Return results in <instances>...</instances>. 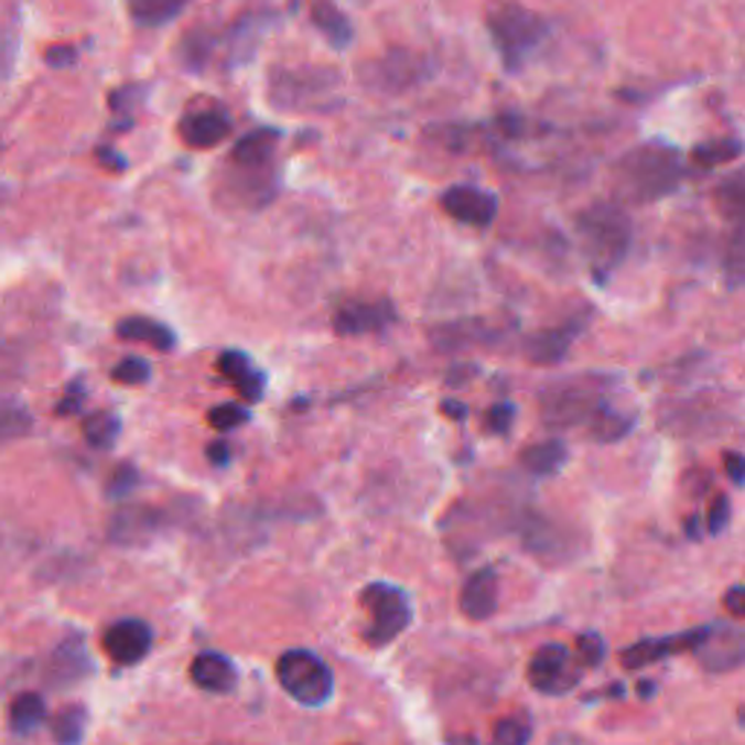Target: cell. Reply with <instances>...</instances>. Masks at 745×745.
Here are the masks:
<instances>
[{
  "label": "cell",
  "instance_id": "6da1fadb",
  "mask_svg": "<svg viewBox=\"0 0 745 745\" xmlns=\"http://www.w3.org/2000/svg\"><path fill=\"white\" fill-rule=\"evenodd\" d=\"M681 181H684V161L679 149L658 140L640 143L620 154L612 170V190L617 202L633 204V207L661 202L679 190Z\"/></svg>",
  "mask_w": 745,
  "mask_h": 745
},
{
  "label": "cell",
  "instance_id": "7a4b0ae2",
  "mask_svg": "<svg viewBox=\"0 0 745 745\" xmlns=\"http://www.w3.org/2000/svg\"><path fill=\"white\" fill-rule=\"evenodd\" d=\"M620 381L606 372H583V376H571V379L551 381L542 390L539 399V411L548 429H580L589 425L594 413L603 406L612 402V390Z\"/></svg>",
  "mask_w": 745,
  "mask_h": 745
},
{
  "label": "cell",
  "instance_id": "3957f363",
  "mask_svg": "<svg viewBox=\"0 0 745 745\" xmlns=\"http://www.w3.org/2000/svg\"><path fill=\"white\" fill-rule=\"evenodd\" d=\"M574 225L597 283H606V277L626 260L633 245L629 216L620 204H592L576 216Z\"/></svg>",
  "mask_w": 745,
  "mask_h": 745
},
{
  "label": "cell",
  "instance_id": "277c9868",
  "mask_svg": "<svg viewBox=\"0 0 745 745\" xmlns=\"http://www.w3.org/2000/svg\"><path fill=\"white\" fill-rule=\"evenodd\" d=\"M486 30H489V39H493L504 67L510 74H519L521 67L536 56V50L548 41L551 21L521 3L498 0L486 9Z\"/></svg>",
  "mask_w": 745,
  "mask_h": 745
},
{
  "label": "cell",
  "instance_id": "5b68a950",
  "mask_svg": "<svg viewBox=\"0 0 745 745\" xmlns=\"http://www.w3.org/2000/svg\"><path fill=\"white\" fill-rule=\"evenodd\" d=\"M365 612V640L367 647L385 649L388 644L406 633L413 620V606L408 594L393 583H370L358 597Z\"/></svg>",
  "mask_w": 745,
  "mask_h": 745
},
{
  "label": "cell",
  "instance_id": "8992f818",
  "mask_svg": "<svg viewBox=\"0 0 745 745\" xmlns=\"http://www.w3.org/2000/svg\"><path fill=\"white\" fill-rule=\"evenodd\" d=\"M277 681L303 708H324L335 690L333 670L309 649H289L277 658Z\"/></svg>",
  "mask_w": 745,
  "mask_h": 745
},
{
  "label": "cell",
  "instance_id": "52a82bcc",
  "mask_svg": "<svg viewBox=\"0 0 745 745\" xmlns=\"http://www.w3.org/2000/svg\"><path fill=\"white\" fill-rule=\"evenodd\" d=\"M341 76L330 67H294L271 74V102L277 108H309L317 99H326L338 88Z\"/></svg>",
  "mask_w": 745,
  "mask_h": 745
},
{
  "label": "cell",
  "instance_id": "ba28073f",
  "mask_svg": "<svg viewBox=\"0 0 745 745\" xmlns=\"http://www.w3.org/2000/svg\"><path fill=\"white\" fill-rule=\"evenodd\" d=\"M580 679H583V667L562 644H544L536 649L527 665L530 688L544 697H565L580 684Z\"/></svg>",
  "mask_w": 745,
  "mask_h": 745
},
{
  "label": "cell",
  "instance_id": "9c48e42d",
  "mask_svg": "<svg viewBox=\"0 0 745 745\" xmlns=\"http://www.w3.org/2000/svg\"><path fill=\"white\" fill-rule=\"evenodd\" d=\"M519 536L527 551L542 559V562H568V559H574L580 553V539H576L574 530L544 519L536 510L525 512V519L519 525Z\"/></svg>",
  "mask_w": 745,
  "mask_h": 745
},
{
  "label": "cell",
  "instance_id": "30bf717a",
  "mask_svg": "<svg viewBox=\"0 0 745 745\" xmlns=\"http://www.w3.org/2000/svg\"><path fill=\"white\" fill-rule=\"evenodd\" d=\"M690 652L699 658V665L708 672H731L743 665L745 635L734 624H711L705 626V633Z\"/></svg>",
  "mask_w": 745,
  "mask_h": 745
},
{
  "label": "cell",
  "instance_id": "8fae6325",
  "mask_svg": "<svg viewBox=\"0 0 745 745\" xmlns=\"http://www.w3.org/2000/svg\"><path fill=\"white\" fill-rule=\"evenodd\" d=\"M397 321V309L390 300H347L335 309L333 326L344 338H358L388 330Z\"/></svg>",
  "mask_w": 745,
  "mask_h": 745
},
{
  "label": "cell",
  "instance_id": "7c38bea8",
  "mask_svg": "<svg viewBox=\"0 0 745 745\" xmlns=\"http://www.w3.org/2000/svg\"><path fill=\"white\" fill-rule=\"evenodd\" d=\"M440 204H443L446 216H452L461 225L475 227V230H486L498 216V198L472 184L449 186L446 193L440 195Z\"/></svg>",
  "mask_w": 745,
  "mask_h": 745
},
{
  "label": "cell",
  "instance_id": "4fadbf2b",
  "mask_svg": "<svg viewBox=\"0 0 745 745\" xmlns=\"http://www.w3.org/2000/svg\"><path fill=\"white\" fill-rule=\"evenodd\" d=\"M152 626L147 620H138V617H126V620H117L106 629L102 635V649L108 652L114 665L131 667L140 665L143 658L149 656L152 649Z\"/></svg>",
  "mask_w": 745,
  "mask_h": 745
},
{
  "label": "cell",
  "instance_id": "5bb4252c",
  "mask_svg": "<svg viewBox=\"0 0 745 745\" xmlns=\"http://www.w3.org/2000/svg\"><path fill=\"white\" fill-rule=\"evenodd\" d=\"M585 330V315H574L562 321V324L542 330V333L530 335L525 341V356L530 365L539 367H557L568 356V349Z\"/></svg>",
  "mask_w": 745,
  "mask_h": 745
},
{
  "label": "cell",
  "instance_id": "9a60e30c",
  "mask_svg": "<svg viewBox=\"0 0 745 745\" xmlns=\"http://www.w3.org/2000/svg\"><path fill=\"white\" fill-rule=\"evenodd\" d=\"M702 633H705V626H699V629H690V633L681 635H665V638H644L620 652V665H624L626 670H644V667L658 665V661H665V658L670 656L690 652L693 644L702 638Z\"/></svg>",
  "mask_w": 745,
  "mask_h": 745
},
{
  "label": "cell",
  "instance_id": "2e32d148",
  "mask_svg": "<svg viewBox=\"0 0 745 745\" xmlns=\"http://www.w3.org/2000/svg\"><path fill=\"white\" fill-rule=\"evenodd\" d=\"M230 129H234V122H230L225 108H219V106L184 114L179 122L181 140H184L186 147H193V149L219 147L222 140L230 138Z\"/></svg>",
  "mask_w": 745,
  "mask_h": 745
},
{
  "label": "cell",
  "instance_id": "e0dca14e",
  "mask_svg": "<svg viewBox=\"0 0 745 745\" xmlns=\"http://www.w3.org/2000/svg\"><path fill=\"white\" fill-rule=\"evenodd\" d=\"M422 56L417 53H408V50H393L385 58H379L376 65H372L370 74V85L381 90H390V94H399V90L411 88L417 82L422 79Z\"/></svg>",
  "mask_w": 745,
  "mask_h": 745
},
{
  "label": "cell",
  "instance_id": "ac0fdd59",
  "mask_svg": "<svg viewBox=\"0 0 745 745\" xmlns=\"http://www.w3.org/2000/svg\"><path fill=\"white\" fill-rule=\"evenodd\" d=\"M216 367H219L222 376L234 385V390L242 399H248V402H260V399L266 397L268 385L266 372L257 367V361H253L251 356H245L242 349H225L219 356V361H216Z\"/></svg>",
  "mask_w": 745,
  "mask_h": 745
},
{
  "label": "cell",
  "instance_id": "d6986e66",
  "mask_svg": "<svg viewBox=\"0 0 745 745\" xmlns=\"http://www.w3.org/2000/svg\"><path fill=\"white\" fill-rule=\"evenodd\" d=\"M498 608V574L495 568H481L463 583L461 612L469 620H489Z\"/></svg>",
  "mask_w": 745,
  "mask_h": 745
},
{
  "label": "cell",
  "instance_id": "ffe728a7",
  "mask_svg": "<svg viewBox=\"0 0 745 745\" xmlns=\"http://www.w3.org/2000/svg\"><path fill=\"white\" fill-rule=\"evenodd\" d=\"M190 679L195 688H202L204 693H216V697H227L236 690V667L234 661L222 652H202L193 658L190 665Z\"/></svg>",
  "mask_w": 745,
  "mask_h": 745
},
{
  "label": "cell",
  "instance_id": "44dd1931",
  "mask_svg": "<svg viewBox=\"0 0 745 745\" xmlns=\"http://www.w3.org/2000/svg\"><path fill=\"white\" fill-rule=\"evenodd\" d=\"M280 131L277 129H253L248 131L230 152V166L236 170H271Z\"/></svg>",
  "mask_w": 745,
  "mask_h": 745
},
{
  "label": "cell",
  "instance_id": "7402d4cb",
  "mask_svg": "<svg viewBox=\"0 0 745 745\" xmlns=\"http://www.w3.org/2000/svg\"><path fill=\"white\" fill-rule=\"evenodd\" d=\"M88 672L90 658L88 649H85V640H82L79 635H71V638L53 652V661H50V681H53L56 688H71V684L85 679Z\"/></svg>",
  "mask_w": 745,
  "mask_h": 745
},
{
  "label": "cell",
  "instance_id": "603a6c76",
  "mask_svg": "<svg viewBox=\"0 0 745 745\" xmlns=\"http://www.w3.org/2000/svg\"><path fill=\"white\" fill-rule=\"evenodd\" d=\"M117 335L122 341H131V344H149L158 353H172V349L179 347V335L172 333L170 326L143 315L122 317L120 324H117Z\"/></svg>",
  "mask_w": 745,
  "mask_h": 745
},
{
  "label": "cell",
  "instance_id": "cb8c5ba5",
  "mask_svg": "<svg viewBox=\"0 0 745 745\" xmlns=\"http://www.w3.org/2000/svg\"><path fill=\"white\" fill-rule=\"evenodd\" d=\"M161 527V512L152 507H129L120 510L111 519V542L120 544H138L154 533Z\"/></svg>",
  "mask_w": 745,
  "mask_h": 745
},
{
  "label": "cell",
  "instance_id": "d4e9b609",
  "mask_svg": "<svg viewBox=\"0 0 745 745\" xmlns=\"http://www.w3.org/2000/svg\"><path fill=\"white\" fill-rule=\"evenodd\" d=\"M309 15H312V24L321 30V35H324L335 50H347L349 44H353V24H349V18L344 15L335 3H330V0H315Z\"/></svg>",
  "mask_w": 745,
  "mask_h": 745
},
{
  "label": "cell",
  "instance_id": "484cf974",
  "mask_svg": "<svg viewBox=\"0 0 745 745\" xmlns=\"http://www.w3.org/2000/svg\"><path fill=\"white\" fill-rule=\"evenodd\" d=\"M635 417H638L635 411H620L608 402L589 420V438L597 443H617L635 429Z\"/></svg>",
  "mask_w": 745,
  "mask_h": 745
},
{
  "label": "cell",
  "instance_id": "4316f807",
  "mask_svg": "<svg viewBox=\"0 0 745 745\" xmlns=\"http://www.w3.org/2000/svg\"><path fill=\"white\" fill-rule=\"evenodd\" d=\"M190 3L193 0H129V12L140 26L158 30L172 24Z\"/></svg>",
  "mask_w": 745,
  "mask_h": 745
},
{
  "label": "cell",
  "instance_id": "83f0119b",
  "mask_svg": "<svg viewBox=\"0 0 745 745\" xmlns=\"http://www.w3.org/2000/svg\"><path fill=\"white\" fill-rule=\"evenodd\" d=\"M565 457L568 449L562 440H544V443H536V446L521 452V466H525L527 472L539 475V478H548V475H557V472L562 469Z\"/></svg>",
  "mask_w": 745,
  "mask_h": 745
},
{
  "label": "cell",
  "instance_id": "f1b7e54d",
  "mask_svg": "<svg viewBox=\"0 0 745 745\" xmlns=\"http://www.w3.org/2000/svg\"><path fill=\"white\" fill-rule=\"evenodd\" d=\"M47 720V705H44V699L39 693H21V697L12 702L9 708V725L15 734L26 737V734H33L35 728H41Z\"/></svg>",
  "mask_w": 745,
  "mask_h": 745
},
{
  "label": "cell",
  "instance_id": "f546056e",
  "mask_svg": "<svg viewBox=\"0 0 745 745\" xmlns=\"http://www.w3.org/2000/svg\"><path fill=\"white\" fill-rule=\"evenodd\" d=\"M713 202L720 207V213L725 219H731L734 225H743L745 216V175L743 170H734L728 179H722L716 193H713Z\"/></svg>",
  "mask_w": 745,
  "mask_h": 745
},
{
  "label": "cell",
  "instance_id": "4dcf8cb0",
  "mask_svg": "<svg viewBox=\"0 0 745 745\" xmlns=\"http://www.w3.org/2000/svg\"><path fill=\"white\" fill-rule=\"evenodd\" d=\"M495 330L493 326H484V321H461V324H446L431 333L434 344L440 349L443 347H466V344H475V341H493Z\"/></svg>",
  "mask_w": 745,
  "mask_h": 745
},
{
  "label": "cell",
  "instance_id": "1f68e13d",
  "mask_svg": "<svg viewBox=\"0 0 745 745\" xmlns=\"http://www.w3.org/2000/svg\"><path fill=\"white\" fill-rule=\"evenodd\" d=\"M82 434L94 449H111L114 440L120 438V417L108 411L90 413L88 420L82 422Z\"/></svg>",
  "mask_w": 745,
  "mask_h": 745
},
{
  "label": "cell",
  "instance_id": "d6a6232c",
  "mask_svg": "<svg viewBox=\"0 0 745 745\" xmlns=\"http://www.w3.org/2000/svg\"><path fill=\"white\" fill-rule=\"evenodd\" d=\"M739 154H743V143L737 138H722V140H711V143H702V147L693 149V161L699 166H720V163L737 161Z\"/></svg>",
  "mask_w": 745,
  "mask_h": 745
},
{
  "label": "cell",
  "instance_id": "836d02e7",
  "mask_svg": "<svg viewBox=\"0 0 745 745\" xmlns=\"http://www.w3.org/2000/svg\"><path fill=\"white\" fill-rule=\"evenodd\" d=\"M30 429H33V420H30V413H26L24 408L9 406V402L0 406V446H7L12 440L24 438Z\"/></svg>",
  "mask_w": 745,
  "mask_h": 745
},
{
  "label": "cell",
  "instance_id": "e575fe53",
  "mask_svg": "<svg viewBox=\"0 0 745 745\" xmlns=\"http://www.w3.org/2000/svg\"><path fill=\"white\" fill-rule=\"evenodd\" d=\"M85 720H88L85 708L79 705L65 708V711L56 716V722H53V737H56L58 743H79V739L85 737Z\"/></svg>",
  "mask_w": 745,
  "mask_h": 745
},
{
  "label": "cell",
  "instance_id": "d590c367",
  "mask_svg": "<svg viewBox=\"0 0 745 745\" xmlns=\"http://www.w3.org/2000/svg\"><path fill=\"white\" fill-rule=\"evenodd\" d=\"M207 422H210L216 431H234V429H242V425H248V422H251V411H248V408H242V406H236V402H222V406L210 408V413H207Z\"/></svg>",
  "mask_w": 745,
  "mask_h": 745
},
{
  "label": "cell",
  "instance_id": "8d00e7d4",
  "mask_svg": "<svg viewBox=\"0 0 745 745\" xmlns=\"http://www.w3.org/2000/svg\"><path fill=\"white\" fill-rule=\"evenodd\" d=\"M576 661L585 670H594L606 661V640L597 633H583L576 638Z\"/></svg>",
  "mask_w": 745,
  "mask_h": 745
},
{
  "label": "cell",
  "instance_id": "74e56055",
  "mask_svg": "<svg viewBox=\"0 0 745 745\" xmlns=\"http://www.w3.org/2000/svg\"><path fill=\"white\" fill-rule=\"evenodd\" d=\"M725 274H728V283L737 289L739 283H743V274H745V242H743V225H737V230H734V236H731V245H728V257H725Z\"/></svg>",
  "mask_w": 745,
  "mask_h": 745
},
{
  "label": "cell",
  "instance_id": "f35d334b",
  "mask_svg": "<svg viewBox=\"0 0 745 745\" xmlns=\"http://www.w3.org/2000/svg\"><path fill=\"white\" fill-rule=\"evenodd\" d=\"M111 376L114 381H120V385H143V381H149V376H152V367H149L147 358L129 356L114 367Z\"/></svg>",
  "mask_w": 745,
  "mask_h": 745
},
{
  "label": "cell",
  "instance_id": "ab89813d",
  "mask_svg": "<svg viewBox=\"0 0 745 745\" xmlns=\"http://www.w3.org/2000/svg\"><path fill=\"white\" fill-rule=\"evenodd\" d=\"M530 725H527L525 720H516V716H507V720H501L498 725H495L493 731V739L498 745H525L527 739H530Z\"/></svg>",
  "mask_w": 745,
  "mask_h": 745
},
{
  "label": "cell",
  "instance_id": "60d3db41",
  "mask_svg": "<svg viewBox=\"0 0 745 745\" xmlns=\"http://www.w3.org/2000/svg\"><path fill=\"white\" fill-rule=\"evenodd\" d=\"M512 422H516V406H510V402H498V406H493L489 411H486L484 425L489 434L504 438V434L512 429Z\"/></svg>",
  "mask_w": 745,
  "mask_h": 745
},
{
  "label": "cell",
  "instance_id": "b9f144b4",
  "mask_svg": "<svg viewBox=\"0 0 745 745\" xmlns=\"http://www.w3.org/2000/svg\"><path fill=\"white\" fill-rule=\"evenodd\" d=\"M138 472H134V466H129V463H122L120 469L114 472L111 481H108V495L111 498H122V495H129L134 486H138Z\"/></svg>",
  "mask_w": 745,
  "mask_h": 745
},
{
  "label": "cell",
  "instance_id": "7bdbcfd3",
  "mask_svg": "<svg viewBox=\"0 0 745 745\" xmlns=\"http://www.w3.org/2000/svg\"><path fill=\"white\" fill-rule=\"evenodd\" d=\"M731 521V501L728 495H716L711 504V512H708V533L720 536Z\"/></svg>",
  "mask_w": 745,
  "mask_h": 745
},
{
  "label": "cell",
  "instance_id": "ee69618b",
  "mask_svg": "<svg viewBox=\"0 0 745 745\" xmlns=\"http://www.w3.org/2000/svg\"><path fill=\"white\" fill-rule=\"evenodd\" d=\"M140 97H143V88H138V85H131V88L114 90L111 108H114V111H129V108L134 106V102H138Z\"/></svg>",
  "mask_w": 745,
  "mask_h": 745
},
{
  "label": "cell",
  "instance_id": "f6af8a7d",
  "mask_svg": "<svg viewBox=\"0 0 745 745\" xmlns=\"http://www.w3.org/2000/svg\"><path fill=\"white\" fill-rule=\"evenodd\" d=\"M82 402H85V385H82V381H74V385H71V388H67L65 402H62V406H58L56 411L62 413V417H67V413H76V411H79Z\"/></svg>",
  "mask_w": 745,
  "mask_h": 745
},
{
  "label": "cell",
  "instance_id": "bcb514c9",
  "mask_svg": "<svg viewBox=\"0 0 745 745\" xmlns=\"http://www.w3.org/2000/svg\"><path fill=\"white\" fill-rule=\"evenodd\" d=\"M725 472H728V478L734 486H743L745 484V461L743 454L739 452H725Z\"/></svg>",
  "mask_w": 745,
  "mask_h": 745
},
{
  "label": "cell",
  "instance_id": "7dc6e473",
  "mask_svg": "<svg viewBox=\"0 0 745 745\" xmlns=\"http://www.w3.org/2000/svg\"><path fill=\"white\" fill-rule=\"evenodd\" d=\"M76 62V50L67 47V44H56V47L47 50V65L50 67H67Z\"/></svg>",
  "mask_w": 745,
  "mask_h": 745
},
{
  "label": "cell",
  "instance_id": "c3c4849f",
  "mask_svg": "<svg viewBox=\"0 0 745 745\" xmlns=\"http://www.w3.org/2000/svg\"><path fill=\"white\" fill-rule=\"evenodd\" d=\"M207 461H210L213 466L225 469L227 463H230V446H227L225 440H216V443H210V446H207Z\"/></svg>",
  "mask_w": 745,
  "mask_h": 745
},
{
  "label": "cell",
  "instance_id": "681fc988",
  "mask_svg": "<svg viewBox=\"0 0 745 745\" xmlns=\"http://www.w3.org/2000/svg\"><path fill=\"white\" fill-rule=\"evenodd\" d=\"M743 585H731L728 594H725V606H728V612L734 617H743L745 612V603H743Z\"/></svg>",
  "mask_w": 745,
  "mask_h": 745
},
{
  "label": "cell",
  "instance_id": "f907efd6",
  "mask_svg": "<svg viewBox=\"0 0 745 745\" xmlns=\"http://www.w3.org/2000/svg\"><path fill=\"white\" fill-rule=\"evenodd\" d=\"M97 154H99V161L106 163L108 170H117V172L126 170V158H122V154L111 152V149H99Z\"/></svg>",
  "mask_w": 745,
  "mask_h": 745
},
{
  "label": "cell",
  "instance_id": "816d5d0a",
  "mask_svg": "<svg viewBox=\"0 0 745 745\" xmlns=\"http://www.w3.org/2000/svg\"><path fill=\"white\" fill-rule=\"evenodd\" d=\"M443 413H449L452 420L461 422L469 417V408L463 406V402H457V399H446V402H443Z\"/></svg>",
  "mask_w": 745,
  "mask_h": 745
},
{
  "label": "cell",
  "instance_id": "f5cc1de1",
  "mask_svg": "<svg viewBox=\"0 0 745 745\" xmlns=\"http://www.w3.org/2000/svg\"><path fill=\"white\" fill-rule=\"evenodd\" d=\"M638 693H640V697H644V699H649V697H652V693H656V684H649V681H640Z\"/></svg>",
  "mask_w": 745,
  "mask_h": 745
},
{
  "label": "cell",
  "instance_id": "db71d44e",
  "mask_svg": "<svg viewBox=\"0 0 745 745\" xmlns=\"http://www.w3.org/2000/svg\"><path fill=\"white\" fill-rule=\"evenodd\" d=\"M688 536L690 539H699V519L688 521Z\"/></svg>",
  "mask_w": 745,
  "mask_h": 745
}]
</instances>
